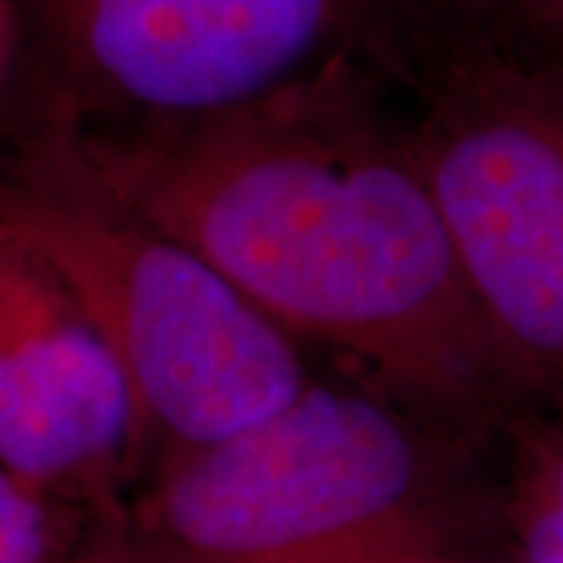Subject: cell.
Returning <instances> with one entry per match:
<instances>
[{
	"mask_svg": "<svg viewBox=\"0 0 563 563\" xmlns=\"http://www.w3.org/2000/svg\"><path fill=\"white\" fill-rule=\"evenodd\" d=\"M363 51L213 117L63 139L122 201L198 251L347 376L483 432L520 413L422 169Z\"/></svg>",
	"mask_w": 563,
	"mask_h": 563,
	"instance_id": "6da1fadb",
	"label": "cell"
},
{
	"mask_svg": "<svg viewBox=\"0 0 563 563\" xmlns=\"http://www.w3.org/2000/svg\"><path fill=\"white\" fill-rule=\"evenodd\" d=\"M479 432L347 376L154 461L107 563H388L463 554Z\"/></svg>",
	"mask_w": 563,
	"mask_h": 563,
	"instance_id": "7a4b0ae2",
	"label": "cell"
},
{
	"mask_svg": "<svg viewBox=\"0 0 563 563\" xmlns=\"http://www.w3.org/2000/svg\"><path fill=\"white\" fill-rule=\"evenodd\" d=\"M0 217L54 263L101 329L154 461L220 442L313 379L301 344L57 135L22 132L0 157Z\"/></svg>",
	"mask_w": 563,
	"mask_h": 563,
	"instance_id": "3957f363",
	"label": "cell"
},
{
	"mask_svg": "<svg viewBox=\"0 0 563 563\" xmlns=\"http://www.w3.org/2000/svg\"><path fill=\"white\" fill-rule=\"evenodd\" d=\"M22 132L213 117L339 54H385L395 0H13Z\"/></svg>",
	"mask_w": 563,
	"mask_h": 563,
	"instance_id": "277c9868",
	"label": "cell"
},
{
	"mask_svg": "<svg viewBox=\"0 0 563 563\" xmlns=\"http://www.w3.org/2000/svg\"><path fill=\"white\" fill-rule=\"evenodd\" d=\"M413 139L520 413L563 404V63L463 41Z\"/></svg>",
	"mask_w": 563,
	"mask_h": 563,
	"instance_id": "5b68a950",
	"label": "cell"
},
{
	"mask_svg": "<svg viewBox=\"0 0 563 563\" xmlns=\"http://www.w3.org/2000/svg\"><path fill=\"white\" fill-rule=\"evenodd\" d=\"M144 454L135 398L54 263L0 217V463L88 495Z\"/></svg>",
	"mask_w": 563,
	"mask_h": 563,
	"instance_id": "8992f818",
	"label": "cell"
},
{
	"mask_svg": "<svg viewBox=\"0 0 563 563\" xmlns=\"http://www.w3.org/2000/svg\"><path fill=\"white\" fill-rule=\"evenodd\" d=\"M504 520L520 563H563V404L514 420Z\"/></svg>",
	"mask_w": 563,
	"mask_h": 563,
	"instance_id": "52a82bcc",
	"label": "cell"
},
{
	"mask_svg": "<svg viewBox=\"0 0 563 563\" xmlns=\"http://www.w3.org/2000/svg\"><path fill=\"white\" fill-rule=\"evenodd\" d=\"M60 498L0 463V563H95L73 558Z\"/></svg>",
	"mask_w": 563,
	"mask_h": 563,
	"instance_id": "ba28073f",
	"label": "cell"
},
{
	"mask_svg": "<svg viewBox=\"0 0 563 563\" xmlns=\"http://www.w3.org/2000/svg\"><path fill=\"white\" fill-rule=\"evenodd\" d=\"M395 10L404 22H435L466 35H488L507 20V0H395Z\"/></svg>",
	"mask_w": 563,
	"mask_h": 563,
	"instance_id": "9c48e42d",
	"label": "cell"
},
{
	"mask_svg": "<svg viewBox=\"0 0 563 563\" xmlns=\"http://www.w3.org/2000/svg\"><path fill=\"white\" fill-rule=\"evenodd\" d=\"M507 20H520L544 51L563 63V0H507Z\"/></svg>",
	"mask_w": 563,
	"mask_h": 563,
	"instance_id": "30bf717a",
	"label": "cell"
},
{
	"mask_svg": "<svg viewBox=\"0 0 563 563\" xmlns=\"http://www.w3.org/2000/svg\"><path fill=\"white\" fill-rule=\"evenodd\" d=\"M388 563H476L463 554H439V558H410V561H388Z\"/></svg>",
	"mask_w": 563,
	"mask_h": 563,
	"instance_id": "8fae6325",
	"label": "cell"
},
{
	"mask_svg": "<svg viewBox=\"0 0 563 563\" xmlns=\"http://www.w3.org/2000/svg\"><path fill=\"white\" fill-rule=\"evenodd\" d=\"M3 44H7V13H3V3H0V57H3Z\"/></svg>",
	"mask_w": 563,
	"mask_h": 563,
	"instance_id": "7c38bea8",
	"label": "cell"
}]
</instances>
